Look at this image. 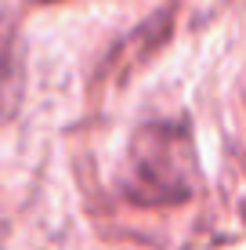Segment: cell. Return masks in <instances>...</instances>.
Here are the masks:
<instances>
[{"label": "cell", "instance_id": "obj_1", "mask_svg": "<svg viewBox=\"0 0 246 250\" xmlns=\"http://www.w3.org/2000/svg\"><path fill=\"white\" fill-rule=\"evenodd\" d=\"M196 188V152L185 127L149 124L127 152L123 192L134 203H177Z\"/></svg>", "mask_w": 246, "mask_h": 250}]
</instances>
